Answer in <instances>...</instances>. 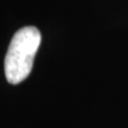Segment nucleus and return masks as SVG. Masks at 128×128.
Masks as SVG:
<instances>
[{
    "mask_svg": "<svg viewBox=\"0 0 128 128\" xmlns=\"http://www.w3.org/2000/svg\"><path fill=\"white\" fill-rule=\"evenodd\" d=\"M40 40V32L34 26H25L14 33L4 63L8 83L18 84L31 74Z\"/></svg>",
    "mask_w": 128,
    "mask_h": 128,
    "instance_id": "obj_1",
    "label": "nucleus"
}]
</instances>
